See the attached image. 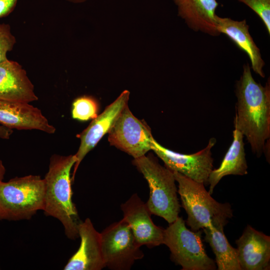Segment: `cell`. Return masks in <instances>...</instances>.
I'll return each instance as SVG.
<instances>
[{"label": "cell", "mask_w": 270, "mask_h": 270, "mask_svg": "<svg viewBox=\"0 0 270 270\" xmlns=\"http://www.w3.org/2000/svg\"><path fill=\"white\" fill-rule=\"evenodd\" d=\"M237 98L234 126L246 137L258 157L266 151L270 137V80L263 86L254 78L248 63L236 84Z\"/></svg>", "instance_id": "cell-1"}, {"label": "cell", "mask_w": 270, "mask_h": 270, "mask_svg": "<svg viewBox=\"0 0 270 270\" xmlns=\"http://www.w3.org/2000/svg\"><path fill=\"white\" fill-rule=\"evenodd\" d=\"M76 162L75 154H53L46 174L43 210L47 216L59 220L66 236L72 240L78 238L80 218L72 200L71 170Z\"/></svg>", "instance_id": "cell-2"}, {"label": "cell", "mask_w": 270, "mask_h": 270, "mask_svg": "<svg viewBox=\"0 0 270 270\" xmlns=\"http://www.w3.org/2000/svg\"><path fill=\"white\" fill-rule=\"evenodd\" d=\"M178 183L182 206L188 218L186 224L193 231H198L211 224H222L232 216L228 203H220L214 199L202 183L194 181L181 174L173 172Z\"/></svg>", "instance_id": "cell-3"}, {"label": "cell", "mask_w": 270, "mask_h": 270, "mask_svg": "<svg viewBox=\"0 0 270 270\" xmlns=\"http://www.w3.org/2000/svg\"><path fill=\"white\" fill-rule=\"evenodd\" d=\"M132 164L148 183L150 196L146 204L150 213L169 224L173 222L178 217L180 208L173 172L150 154L134 158Z\"/></svg>", "instance_id": "cell-4"}, {"label": "cell", "mask_w": 270, "mask_h": 270, "mask_svg": "<svg viewBox=\"0 0 270 270\" xmlns=\"http://www.w3.org/2000/svg\"><path fill=\"white\" fill-rule=\"evenodd\" d=\"M45 182L40 176L16 177L0 182V220H29L43 210Z\"/></svg>", "instance_id": "cell-5"}, {"label": "cell", "mask_w": 270, "mask_h": 270, "mask_svg": "<svg viewBox=\"0 0 270 270\" xmlns=\"http://www.w3.org/2000/svg\"><path fill=\"white\" fill-rule=\"evenodd\" d=\"M164 230L162 244L170 249V257L183 270H214L215 262L206 254L201 230H188L185 221L178 217Z\"/></svg>", "instance_id": "cell-6"}, {"label": "cell", "mask_w": 270, "mask_h": 270, "mask_svg": "<svg viewBox=\"0 0 270 270\" xmlns=\"http://www.w3.org/2000/svg\"><path fill=\"white\" fill-rule=\"evenodd\" d=\"M100 235L103 260L110 270H128L144 256L130 225L123 218L108 226Z\"/></svg>", "instance_id": "cell-7"}, {"label": "cell", "mask_w": 270, "mask_h": 270, "mask_svg": "<svg viewBox=\"0 0 270 270\" xmlns=\"http://www.w3.org/2000/svg\"><path fill=\"white\" fill-rule=\"evenodd\" d=\"M108 134V142L112 146L134 158L152 150L154 138L150 128L143 120L134 116L128 105L123 109Z\"/></svg>", "instance_id": "cell-8"}, {"label": "cell", "mask_w": 270, "mask_h": 270, "mask_svg": "<svg viewBox=\"0 0 270 270\" xmlns=\"http://www.w3.org/2000/svg\"><path fill=\"white\" fill-rule=\"evenodd\" d=\"M214 138H210L204 148L192 154L174 152L160 144L154 138L152 150L164 163L165 166L194 181L208 185L209 176L213 170L211 150L216 143Z\"/></svg>", "instance_id": "cell-9"}, {"label": "cell", "mask_w": 270, "mask_h": 270, "mask_svg": "<svg viewBox=\"0 0 270 270\" xmlns=\"http://www.w3.org/2000/svg\"><path fill=\"white\" fill-rule=\"evenodd\" d=\"M130 94L128 90H124L114 102L106 108L103 112L92 120L85 130L78 134L80 142L75 154L76 162L74 166L72 182H74L81 162L102 138L108 133L123 109L128 105Z\"/></svg>", "instance_id": "cell-10"}, {"label": "cell", "mask_w": 270, "mask_h": 270, "mask_svg": "<svg viewBox=\"0 0 270 270\" xmlns=\"http://www.w3.org/2000/svg\"><path fill=\"white\" fill-rule=\"evenodd\" d=\"M123 219L130 225L138 244L153 248L162 244L164 229L153 222L150 210L137 194L122 204Z\"/></svg>", "instance_id": "cell-11"}, {"label": "cell", "mask_w": 270, "mask_h": 270, "mask_svg": "<svg viewBox=\"0 0 270 270\" xmlns=\"http://www.w3.org/2000/svg\"><path fill=\"white\" fill-rule=\"evenodd\" d=\"M0 124L10 129L56 132L40 110L30 103L0 100Z\"/></svg>", "instance_id": "cell-12"}, {"label": "cell", "mask_w": 270, "mask_h": 270, "mask_svg": "<svg viewBox=\"0 0 270 270\" xmlns=\"http://www.w3.org/2000/svg\"><path fill=\"white\" fill-rule=\"evenodd\" d=\"M80 243L78 250L69 259L64 270H100L105 266L102 258L101 235L87 218L78 227Z\"/></svg>", "instance_id": "cell-13"}, {"label": "cell", "mask_w": 270, "mask_h": 270, "mask_svg": "<svg viewBox=\"0 0 270 270\" xmlns=\"http://www.w3.org/2000/svg\"><path fill=\"white\" fill-rule=\"evenodd\" d=\"M239 264L243 270L270 269V237L248 225L236 241Z\"/></svg>", "instance_id": "cell-14"}, {"label": "cell", "mask_w": 270, "mask_h": 270, "mask_svg": "<svg viewBox=\"0 0 270 270\" xmlns=\"http://www.w3.org/2000/svg\"><path fill=\"white\" fill-rule=\"evenodd\" d=\"M0 100L28 103L38 100L26 70L8 58L0 62Z\"/></svg>", "instance_id": "cell-15"}, {"label": "cell", "mask_w": 270, "mask_h": 270, "mask_svg": "<svg viewBox=\"0 0 270 270\" xmlns=\"http://www.w3.org/2000/svg\"><path fill=\"white\" fill-rule=\"evenodd\" d=\"M178 14L192 30L218 36L216 28V0H172Z\"/></svg>", "instance_id": "cell-16"}, {"label": "cell", "mask_w": 270, "mask_h": 270, "mask_svg": "<svg viewBox=\"0 0 270 270\" xmlns=\"http://www.w3.org/2000/svg\"><path fill=\"white\" fill-rule=\"evenodd\" d=\"M218 32L227 36L235 44L248 56L254 72L262 78L264 62L260 49L258 48L249 32V26L246 20L242 21L233 20L228 18L216 17Z\"/></svg>", "instance_id": "cell-17"}, {"label": "cell", "mask_w": 270, "mask_h": 270, "mask_svg": "<svg viewBox=\"0 0 270 270\" xmlns=\"http://www.w3.org/2000/svg\"><path fill=\"white\" fill-rule=\"evenodd\" d=\"M244 135L234 126L233 140L220 165L212 170L209 176L208 192L212 194L214 187L221 179L228 175L244 176L248 174V165L246 158Z\"/></svg>", "instance_id": "cell-18"}, {"label": "cell", "mask_w": 270, "mask_h": 270, "mask_svg": "<svg viewBox=\"0 0 270 270\" xmlns=\"http://www.w3.org/2000/svg\"><path fill=\"white\" fill-rule=\"evenodd\" d=\"M222 224H211L203 228L204 240L209 244L216 256L218 270H241L237 249L228 242Z\"/></svg>", "instance_id": "cell-19"}, {"label": "cell", "mask_w": 270, "mask_h": 270, "mask_svg": "<svg viewBox=\"0 0 270 270\" xmlns=\"http://www.w3.org/2000/svg\"><path fill=\"white\" fill-rule=\"evenodd\" d=\"M98 104L94 98L84 96L74 101L72 116L73 118L81 121L93 120L98 116Z\"/></svg>", "instance_id": "cell-20"}, {"label": "cell", "mask_w": 270, "mask_h": 270, "mask_svg": "<svg viewBox=\"0 0 270 270\" xmlns=\"http://www.w3.org/2000/svg\"><path fill=\"white\" fill-rule=\"evenodd\" d=\"M254 11L263 22L270 34V0H237Z\"/></svg>", "instance_id": "cell-21"}, {"label": "cell", "mask_w": 270, "mask_h": 270, "mask_svg": "<svg viewBox=\"0 0 270 270\" xmlns=\"http://www.w3.org/2000/svg\"><path fill=\"white\" fill-rule=\"evenodd\" d=\"M16 43L10 26L7 24H0V62L8 59L7 54L11 51Z\"/></svg>", "instance_id": "cell-22"}, {"label": "cell", "mask_w": 270, "mask_h": 270, "mask_svg": "<svg viewBox=\"0 0 270 270\" xmlns=\"http://www.w3.org/2000/svg\"><path fill=\"white\" fill-rule=\"evenodd\" d=\"M18 0H0V18L9 15L14 9Z\"/></svg>", "instance_id": "cell-23"}, {"label": "cell", "mask_w": 270, "mask_h": 270, "mask_svg": "<svg viewBox=\"0 0 270 270\" xmlns=\"http://www.w3.org/2000/svg\"><path fill=\"white\" fill-rule=\"evenodd\" d=\"M13 133V130L0 124V138L8 140Z\"/></svg>", "instance_id": "cell-24"}, {"label": "cell", "mask_w": 270, "mask_h": 270, "mask_svg": "<svg viewBox=\"0 0 270 270\" xmlns=\"http://www.w3.org/2000/svg\"><path fill=\"white\" fill-rule=\"evenodd\" d=\"M6 172L5 166L4 165L2 161L0 158V182L3 180Z\"/></svg>", "instance_id": "cell-25"}, {"label": "cell", "mask_w": 270, "mask_h": 270, "mask_svg": "<svg viewBox=\"0 0 270 270\" xmlns=\"http://www.w3.org/2000/svg\"><path fill=\"white\" fill-rule=\"evenodd\" d=\"M70 2L74 3V4H80L88 0H66Z\"/></svg>", "instance_id": "cell-26"}]
</instances>
